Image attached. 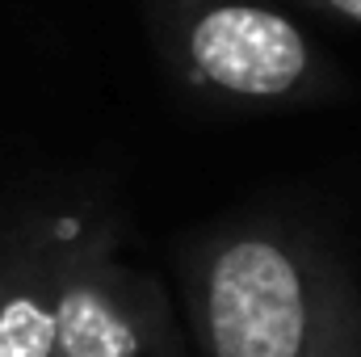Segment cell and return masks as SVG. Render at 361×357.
Wrapping results in <instances>:
<instances>
[{"instance_id": "6da1fadb", "label": "cell", "mask_w": 361, "mask_h": 357, "mask_svg": "<svg viewBox=\"0 0 361 357\" xmlns=\"http://www.w3.org/2000/svg\"><path fill=\"white\" fill-rule=\"evenodd\" d=\"M177 265L206 357H311L357 286L315 227L281 210H240L185 236Z\"/></svg>"}, {"instance_id": "7a4b0ae2", "label": "cell", "mask_w": 361, "mask_h": 357, "mask_svg": "<svg viewBox=\"0 0 361 357\" xmlns=\"http://www.w3.org/2000/svg\"><path fill=\"white\" fill-rule=\"evenodd\" d=\"M147 42L189 101L294 114L353 97V80L281 0H139Z\"/></svg>"}, {"instance_id": "3957f363", "label": "cell", "mask_w": 361, "mask_h": 357, "mask_svg": "<svg viewBox=\"0 0 361 357\" xmlns=\"http://www.w3.org/2000/svg\"><path fill=\"white\" fill-rule=\"evenodd\" d=\"M118 210L114 189L80 177H34L0 193V357H51L59 282Z\"/></svg>"}, {"instance_id": "277c9868", "label": "cell", "mask_w": 361, "mask_h": 357, "mask_svg": "<svg viewBox=\"0 0 361 357\" xmlns=\"http://www.w3.org/2000/svg\"><path fill=\"white\" fill-rule=\"evenodd\" d=\"M126 240L130 219L118 210L72 257L55 294L51 357H185L169 286L122 257Z\"/></svg>"}, {"instance_id": "5b68a950", "label": "cell", "mask_w": 361, "mask_h": 357, "mask_svg": "<svg viewBox=\"0 0 361 357\" xmlns=\"http://www.w3.org/2000/svg\"><path fill=\"white\" fill-rule=\"evenodd\" d=\"M311 357H361V282L345 294V303H341L324 345Z\"/></svg>"}, {"instance_id": "8992f818", "label": "cell", "mask_w": 361, "mask_h": 357, "mask_svg": "<svg viewBox=\"0 0 361 357\" xmlns=\"http://www.w3.org/2000/svg\"><path fill=\"white\" fill-rule=\"evenodd\" d=\"M302 8L328 17V21H341V25H353L361 30V0H298Z\"/></svg>"}]
</instances>
